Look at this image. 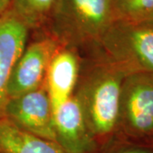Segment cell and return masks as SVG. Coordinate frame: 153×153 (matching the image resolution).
I'll use <instances>...</instances> for the list:
<instances>
[{
	"instance_id": "6da1fadb",
	"label": "cell",
	"mask_w": 153,
	"mask_h": 153,
	"mask_svg": "<svg viewBox=\"0 0 153 153\" xmlns=\"http://www.w3.org/2000/svg\"><path fill=\"white\" fill-rule=\"evenodd\" d=\"M81 57L73 96L100 150L117 139L121 88L128 73L101 49Z\"/></svg>"
},
{
	"instance_id": "7a4b0ae2",
	"label": "cell",
	"mask_w": 153,
	"mask_h": 153,
	"mask_svg": "<svg viewBox=\"0 0 153 153\" xmlns=\"http://www.w3.org/2000/svg\"><path fill=\"white\" fill-rule=\"evenodd\" d=\"M114 22L111 0H59L45 30L60 46L83 55L100 49Z\"/></svg>"
},
{
	"instance_id": "3957f363",
	"label": "cell",
	"mask_w": 153,
	"mask_h": 153,
	"mask_svg": "<svg viewBox=\"0 0 153 153\" xmlns=\"http://www.w3.org/2000/svg\"><path fill=\"white\" fill-rule=\"evenodd\" d=\"M117 139L153 146V73L127 74L121 88Z\"/></svg>"
},
{
	"instance_id": "277c9868",
	"label": "cell",
	"mask_w": 153,
	"mask_h": 153,
	"mask_svg": "<svg viewBox=\"0 0 153 153\" xmlns=\"http://www.w3.org/2000/svg\"><path fill=\"white\" fill-rule=\"evenodd\" d=\"M100 49L128 74L153 73V27L140 22L115 21L102 38Z\"/></svg>"
},
{
	"instance_id": "5b68a950",
	"label": "cell",
	"mask_w": 153,
	"mask_h": 153,
	"mask_svg": "<svg viewBox=\"0 0 153 153\" xmlns=\"http://www.w3.org/2000/svg\"><path fill=\"white\" fill-rule=\"evenodd\" d=\"M33 38L27 44L12 71L8 99L43 86L50 61L60 47L59 42L45 29L31 32Z\"/></svg>"
},
{
	"instance_id": "8992f818",
	"label": "cell",
	"mask_w": 153,
	"mask_h": 153,
	"mask_svg": "<svg viewBox=\"0 0 153 153\" xmlns=\"http://www.w3.org/2000/svg\"><path fill=\"white\" fill-rule=\"evenodd\" d=\"M3 117L25 131L55 142L54 110L44 84L8 99Z\"/></svg>"
},
{
	"instance_id": "52a82bcc",
	"label": "cell",
	"mask_w": 153,
	"mask_h": 153,
	"mask_svg": "<svg viewBox=\"0 0 153 153\" xmlns=\"http://www.w3.org/2000/svg\"><path fill=\"white\" fill-rule=\"evenodd\" d=\"M54 126L55 142L66 153L97 152V145L73 95L54 109Z\"/></svg>"
},
{
	"instance_id": "ba28073f",
	"label": "cell",
	"mask_w": 153,
	"mask_h": 153,
	"mask_svg": "<svg viewBox=\"0 0 153 153\" xmlns=\"http://www.w3.org/2000/svg\"><path fill=\"white\" fill-rule=\"evenodd\" d=\"M30 33L27 25L10 9L0 16V118L4 117L12 71L27 44Z\"/></svg>"
},
{
	"instance_id": "9c48e42d",
	"label": "cell",
	"mask_w": 153,
	"mask_h": 153,
	"mask_svg": "<svg viewBox=\"0 0 153 153\" xmlns=\"http://www.w3.org/2000/svg\"><path fill=\"white\" fill-rule=\"evenodd\" d=\"M81 55L75 49L60 46L50 61L44 85L53 110L73 95L80 66Z\"/></svg>"
},
{
	"instance_id": "30bf717a",
	"label": "cell",
	"mask_w": 153,
	"mask_h": 153,
	"mask_svg": "<svg viewBox=\"0 0 153 153\" xmlns=\"http://www.w3.org/2000/svg\"><path fill=\"white\" fill-rule=\"evenodd\" d=\"M0 153H66L55 141L23 130L0 118Z\"/></svg>"
},
{
	"instance_id": "8fae6325",
	"label": "cell",
	"mask_w": 153,
	"mask_h": 153,
	"mask_svg": "<svg viewBox=\"0 0 153 153\" xmlns=\"http://www.w3.org/2000/svg\"><path fill=\"white\" fill-rule=\"evenodd\" d=\"M59 0H11L10 9L31 32L45 29Z\"/></svg>"
},
{
	"instance_id": "7c38bea8",
	"label": "cell",
	"mask_w": 153,
	"mask_h": 153,
	"mask_svg": "<svg viewBox=\"0 0 153 153\" xmlns=\"http://www.w3.org/2000/svg\"><path fill=\"white\" fill-rule=\"evenodd\" d=\"M115 21L139 22L153 11V0H111Z\"/></svg>"
},
{
	"instance_id": "4fadbf2b",
	"label": "cell",
	"mask_w": 153,
	"mask_h": 153,
	"mask_svg": "<svg viewBox=\"0 0 153 153\" xmlns=\"http://www.w3.org/2000/svg\"><path fill=\"white\" fill-rule=\"evenodd\" d=\"M96 153H153V146L137 145L117 139L100 148Z\"/></svg>"
},
{
	"instance_id": "5bb4252c",
	"label": "cell",
	"mask_w": 153,
	"mask_h": 153,
	"mask_svg": "<svg viewBox=\"0 0 153 153\" xmlns=\"http://www.w3.org/2000/svg\"><path fill=\"white\" fill-rule=\"evenodd\" d=\"M136 22H140V23H143V24H146V25H148V26L153 27V11L151 12L150 14H148L146 16L144 17L140 21Z\"/></svg>"
},
{
	"instance_id": "9a60e30c",
	"label": "cell",
	"mask_w": 153,
	"mask_h": 153,
	"mask_svg": "<svg viewBox=\"0 0 153 153\" xmlns=\"http://www.w3.org/2000/svg\"><path fill=\"white\" fill-rule=\"evenodd\" d=\"M10 3L11 0H0V16L10 8Z\"/></svg>"
}]
</instances>
